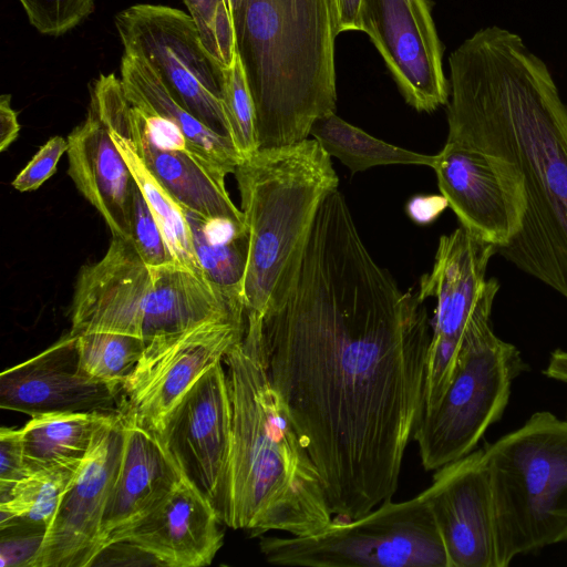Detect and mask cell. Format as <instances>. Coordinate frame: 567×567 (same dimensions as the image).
<instances>
[{
    "label": "cell",
    "mask_w": 567,
    "mask_h": 567,
    "mask_svg": "<svg viewBox=\"0 0 567 567\" xmlns=\"http://www.w3.org/2000/svg\"><path fill=\"white\" fill-rule=\"evenodd\" d=\"M430 326L417 293L370 255L343 194H329L262 340L271 384L343 520L398 489L423 410Z\"/></svg>",
    "instance_id": "1"
},
{
    "label": "cell",
    "mask_w": 567,
    "mask_h": 567,
    "mask_svg": "<svg viewBox=\"0 0 567 567\" xmlns=\"http://www.w3.org/2000/svg\"><path fill=\"white\" fill-rule=\"evenodd\" d=\"M449 142L518 179L522 229L497 254L567 299V105L546 63L515 32L485 27L449 58Z\"/></svg>",
    "instance_id": "2"
},
{
    "label": "cell",
    "mask_w": 567,
    "mask_h": 567,
    "mask_svg": "<svg viewBox=\"0 0 567 567\" xmlns=\"http://www.w3.org/2000/svg\"><path fill=\"white\" fill-rule=\"evenodd\" d=\"M230 403L231 442L218 514L223 524L259 537L318 533L333 519L320 473L268 375L262 319L223 360Z\"/></svg>",
    "instance_id": "3"
},
{
    "label": "cell",
    "mask_w": 567,
    "mask_h": 567,
    "mask_svg": "<svg viewBox=\"0 0 567 567\" xmlns=\"http://www.w3.org/2000/svg\"><path fill=\"white\" fill-rule=\"evenodd\" d=\"M259 148L307 140L337 102L333 0H227Z\"/></svg>",
    "instance_id": "4"
},
{
    "label": "cell",
    "mask_w": 567,
    "mask_h": 567,
    "mask_svg": "<svg viewBox=\"0 0 567 567\" xmlns=\"http://www.w3.org/2000/svg\"><path fill=\"white\" fill-rule=\"evenodd\" d=\"M233 174L249 234L246 316L264 318L289 291L319 206L339 179L315 138L259 148Z\"/></svg>",
    "instance_id": "5"
},
{
    "label": "cell",
    "mask_w": 567,
    "mask_h": 567,
    "mask_svg": "<svg viewBox=\"0 0 567 567\" xmlns=\"http://www.w3.org/2000/svg\"><path fill=\"white\" fill-rule=\"evenodd\" d=\"M233 316H246L245 305L206 278L176 262L148 266L131 240L113 237L104 256L79 272L71 332H116L147 342Z\"/></svg>",
    "instance_id": "6"
},
{
    "label": "cell",
    "mask_w": 567,
    "mask_h": 567,
    "mask_svg": "<svg viewBox=\"0 0 567 567\" xmlns=\"http://www.w3.org/2000/svg\"><path fill=\"white\" fill-rule=\"evenodd\" d=\"M483 450L496 567L567 540V420L536 412Z\"/></svg>",
    "instance_id": "7"
},
{
    "label": "cell",
    "mask_w": 567,
    "mask_h": 567,
    "mask_svg": "<svg viewBox=\"0 0 567 567\" xmlns=\"http://www.w3.org/2000/svg\"><path fill=\"white\" fill-rule=\"evenodd\" d=\"M272 565L299 567H449L434 517L421 497L383 502L348 522L305 536H259Z\"/></svg>",
    "instance_id": "8"
},
{
    "label": "cell",
    "mask_w": 567,
    "mask_h": 567,
    "mask_svg": "<svg viewBox=\"0 0 567 567\" xmlns=\"http://www.w3.org/2000/svg\"><path fill=\"white\" fill-rule=\"evenodd\" d=\"M491 313L470 327L454 378L439 403L423 411L412 439L426 471L471 453L486 430L498 421L512 383L525 369L519 350L492 330Z\"/></svg>",
    "instance_id": "9"
},
{
    "label": "cell",
    "mask_w": 567,
    "mask_h": 567,
    "mask_svg": "<svg viewBox=\"0 0 567 567\" xmlns=\"http://www.w3.org/2000/svg\"><path fill=\"white\" fill-rule=\"evenodd\" d=\"M91 107L183 207L206 219L246 226L241 209L227 193V174L193 150L176 125L133 106L121 79L101 74L92 92Z\"/></svg>",
    "instance_id": "10"
},
{
    "label": "cell",
    "mask_w": 567,
    "mask_h": 567,
    "mask_svg": "<svg viewBox=\"0 0 567 567\" xmlns=\"http://www.w3.org/2000/svg\"><path fill=\"white\" fill-rule=\"evenodd\" d=\"M495 254L493 244L460 226L441 236L432 271L420 280L419 298L436 300L425 367L426 409L437 404L451 384L470 327L493 308L499 282L486 274Z\"/></svg>",
    "instance_id": "11"
},
{
    "label": "cell",
    "mask_w": 567,
    "mask_h": 567,
    "mask_svg": "<svg viewBox=\"0 0 567 567\" xmlns=\"http://www.w3.org/2000/svg\"><path fill=\"white\" fill-rule=\"evenodd\" d=\"M115 27L125 53L142 58L185 109L230 138L224 106L226 69L204 47L189 14L140 3L118 12Z\"/></svg>",
    "instance_id": "12"
},
{
    "label": "cell",
    "mask_w": 567,
    "mask_h": 567,
    "mask_svg": "<svg viewBox=\"0 0 567 567\" xmlns=\"http://www.w3.org/2000/svg\"><path fill=\"white\" fill-rule=\"evenodd\" d=\"M246 316L202 322L157 336L123 385L122 408L162 435L166 421L188 390L243 340Z\"/></svg>",
    "instance_id": "13"
},
{
    "label": "cell",
    "mask_w": 567,
    "mask_h": 567,
    "mask_svg": "<svg viewBox=\"0 0 567 567\" xmlns=\"http://www.w3.org/2000/svg\"><path fill=\"white\" fill-rule=\"evenodd\" d=\"M359 30L371 39L409 105L430 113L447 104L443 47L427 0H362Z\"/></svg>",
    "instance_id": "14"
},
{
    "label": "cell",
    "mask_w": 567,
    "mask_h": 567,
    "mask_svg": "<svg viewBox=\"0 0 567 567\" xmlns=\"http://www.w3.org/2000/svg\"><path fill=\"white\" fill-rule=\"evenodd\" d=\"M121 412L96 434L63 493L30 567L92 566L105 506L122 461Z\"/></svg>",
    "instance_id": "15"
},
{
    "label": "cell",
    "mask_w": 567,
    "mask_h": 567,
    "mask_svg": "<svg viewBox=\"0 0 567 567\" xmlns=\"http://www.w3.org/2000/svg\"><path fill=\"white\" fill-rule=\"evenodd\" d=\"M432 168L460 226L497 249L520 231L526 207L523 189L497 159L446 141Z\"/></svg>",
    "instance_id": "16"
},
{
    "label": "cell",
    "mask_w": 567,
    "mask_h": 567,
    "mask_svg": "<svg viewBox=\"0 0 567 567\" xmlns=\"http://www.w3.org/2000/svg\"><path fill=\"white\" fill-rule=\"evenodd\" d=\"M231 403L223 361L207 370L169 414L162 439L184 473L220 506L231 442Z\"/></svg>",
    "instance_id": "17"
},
{
    "label": "cell",
    "mask_w": 567,
    "mask_h": 567,
    "mask_svg": "<svg viewBox=\"0 0 567 567\" xmlns=\"http://www.w3.org/2000/svg\"><path fill=\"white\" fill-rule=\"evenodd\" d=\"M123 388L85 374L71 331L0 377V408L29 414L121 412Z\"/></svg>",
    "instance_id": "18"
},
{
    "label": "cell",
    "mask_w": 567,
    "mask_h": 567,
    "mask_svg": "<svg viewBox=\"0 0 567 567\" xmlns=\"http://www.w3.org/2000/svg\"><path fill=\"white\" fill-rule=\"evenodd\" d=\"M420 495L440 530L449 567H496L492 489L483 449L436 470Z\"/></svg>",
    "instance_id": "19"
},
{
    "label": "cell",
    "mask_w": 567,
    "mask_h": 567,
    "mask_svg": "<svg viewBox=\"0 0 567 567\" xmlns=\"http://www.w3.org/2000/svg\"><path fill=\"white\" fill-rule=\"evenodd\" d=\"M121 414L122 461L103 514L94 560L111 545L124 542L185 475L158 433L124 408Z\"/></svg>",
    "instance_id": "20"
},
{
    "label": "cell",
    "mask_w": 567,
    "mask_h": 567,
    "mask_svg": "<svg viewBox=\"0 0 567 567\" xmlns=\"http://www.w3.org/2000/svg\"><path fill=\"white\" fill-rule=\"evenodd\" d=\"M221 523L213 502L185 474L124 542L159 566L203 567L223 546Z\"/></svg>",
    "instance_id": "21"
},
{
    "label": "cell",
    "mask_w": 567,
    "mask_h": 567,
    "mask_svg": "<svg viewBox=\"0 0 567 567\" xmlns=\"http://www.w3.org/2000/svg\"><path fill=\"white\" fill-rule=\"evenodd\" d=\"M68 174L101 214L113 237L131 239L135 179L106 125L91 107L68 136Z\"/></svg>",
    "instance_id": "22"
},
{
    "label": "cell",
    "mask_w": 567,
    "mask_h": 567,
    "mask_svg": "<svg viewBox=\"0 0 567 567\" xmlns=\"http://www.w3.org/2000/svg\"><path fill=\"white\" fill-rule=\"evenodd\" d=\"M121 82L133 106L173 123L193 150L226 174L235 172L241 157L231 140L210 130L185 109L142 58L124 52Z\"/></svg>",
    "instance_id": "23"
},
{
    "label": "cell",
    "mask_w": 567,
    "mask_h": 567,
    "mask_svg": "<svg viewBox=\"0 0 567 567\" xmlns=\"http://www.w3.org/2000/svg\"><path fill=\"white\" fill-rule=\"evenodd\" d=\"M117 414L79 412L31 416L19 429L27 471L81 463L97 432Z\"/></svg>",
    "instance_id": "24"
},
{
    "label": "cell",
    "mask_w": 567,
    "mask_h": 567,
    "mask_svg": "<svg viewBox=\"0 0 567 567\" xmlns=\"http://www.w3.org/2000/svg\"><path fill=\"white\" fill-rule=\"evenodd\" d=\"M193 248L205 278L227 298L244 302L249 252L247 226L226 219H206L184 207Z\"/></svg>",
    "instance_id": "25"
},
{
    "label": "cell",
    "mask_w": 567,
    "mask_h": 567,
    "mask_svg": "<svg viewBox=\"0 0 567 567\" xmlns=\"http://www.w3.org/2000/svg\"><path fill=\"white\" fill-rule=\"evenodd\" d=\"M310 135L330 157L338 158L352 174L394 164L432 167L435 159V155L420 154L379 140L346 122L334 112L317 120Z\"/></svg>",
    "instance_id": "26"
},
{
    "label": "cell",
    "mask_w": 567,
    "mask_h": 567,
    "mask_svg": "<svg viewBox=\"0 0 567 567\" xmlns=\"http://www.w3.org/2000/svg\"><path fill=\"white\" fill-rule=\"evenodd\" d=\"M81 463L28 472L9 488L0 491L1 530L19 525L47 529Z\"/></svg>",
    "instance_id": "27"
},
{
    "label": "cell",
    "mask_w": 567,
    "mask_h": 567,
    "mask_svg": "<svg viewBox=\"0 0 567 567\" xmlns=\"http://www.w3.org/2000/svg\"><path fill=\"white\" fill-rule=\"evenodd\" d=\"M110 134L161 228L173 260L205 278L193 248L184 207L154 177L120 135L113 132Z\"/></svg>",
    "instance_id": "28"
},
{
    "label": "cell",
    "mask_w": 567,
    "mask_h": 567,
    "mask_svg": "<svg viewBox=\"0 0 567 567\" xmlns=\"http://www.w3.org/2000/svg\"><path fill=\"white\" fill-rule=\"evenodd\" d=\"M74 334L82 371L97 381L122 388L135 370L146 346V341L140 338L116 332L87 331Z\"/></svg>",
    "instance_id": "29"
},
{
    "label": "cell",
    "mask_w": 567,
    "mask_h": 567,
    "mask_svg": "<svg viewBox=\"0 0 567 567\" xmlns=\"http://www.w3.org/2000/svg\"><path fill=\"white\" fill-rule=\"evenodd\" d=\"M224 106L229 136L241 159L259 150L256 113L246 73L238 53L225 70Z\"/></svg>",
    "instance_id": "30"
},
{
    "label": "cell",
    "mask_w": 567,
    "mask_h": 567,
    "mask_svg": "<svg viewBox=\"0 0 567 567\" xmlns=\"http://www.w3.org/2000/svg\"><path fill=\"white\" fill-rule=\"evenodd\" d=\"M207 51L227 69L236 55L235 32L227 0H184Z\"/></svg>",
    "instance_id": "31"
},
{
    "label": "cell",
    "mask_w": 567,
    "mask_h": 567,
    "mask_svg": "<svg viewBox=\"0 0 567 567\" xmlns=\"http://www.w3.org/2000/svg\"><path fill=\"white\" fill-rule=\"evenodd\" d=\"M29 22L42 34L59 37L84 21L95 0H19Z\"/></svg>",
    "instance_id": "32"
},
{
    "label": "cell",
    "mask_w": 567,
    "mask_h": 567,
    "mask_svg": "<svg viewBox=\"0 0 567 567\" xmlns=\"http://www.w3.org/2000/svg\"><path fill=\"white\" fill-rule=\"evenodd\" d=\"M130 224V240L146 265L163 266L175 262L137 184L133 190Z\"/></svg>",
    "instance_id": "33"
},
{
    "label": "cell",
    "mask_w": 567,
    "mask_h": 567,
    "mask_svg": "<svg viewBox=\"0 0 567 567\" xmlns=\"http://www.w3.org/2000/svg\"><path fill=\"white\" fill-rule=\"evenodd\" d=\"M66 151L68 140L61 136L51 137L16 176L12 186L21 193L37 190L55 173L58 163Z\"/></svg>",
    "instance_id": "34"
},
{
    "label": "cell",
    "mask_w": 567,
    "mask_h": 567,
    "mask_svg": "<svg viewBox=\"0 0 567 567\" xmlns=\"http://www.w3.org/2000/svg\"><path fill=\"white\" fill-rule=\"evenodd\" d=\"M28 525H22L19 534L8 535L1 538V566H28L39 551L43 542L45 528L30 527L23 534Z\"/></svg>",
    "instance_id": "35"
},
{
    "label": "cell",
    "mask_w": 567,
    "mask_h": 567,
    "mask_svg": "<svg viewBox=\"0 0 567 567\" xmlns=\"http://www.w3.org/2000/svg\"><path fill=\"white\" fill-rule=\"evenodd\" d=\"M0 455V491H4L28 473L20 430L1 427Z\"/></svg>",
    "instance_id": "36"
},
{
    "label": "cell",
    "mask_w": 567,
    "mask_h": 567,
    "mask_svg": "<svg viewBox=\"0 0 567 567\" xmlns=\"http://www.w3.org/2000/svg\"><path fill=\"white\" fill-rule=\"evenodd\" d=\"M447 207L449 203L442 194H420L409 199L405 210L415 224L426 226L435 221Z\"/></svg>",
    "instance_id": "37"
},
{
    "label": "cell",
    "mask_w": 567,
    "mask_h": 567,
    "mask_svg": "<svg viewBox=\"0 0 567 567\" xmlns=\"http://www.w3.org/2000/svg\"><path fill=\"white\" fill-rule=\"evenodd\" d=\"M18 114L11 106V95L0 97V151L7 150L19 136Z\"/></svg>",
    "instance_id": "38"
},
{
    "label": "cell",
    "mask_w": 567,
    "mask_h": 567,
    "mask_svg": "<svg viewBox=\"0 0 567 567\" xmlns=\"http://www.w3.org/2000/svg\"><path fill=\"white\" fill-rule=\"evenodd\" d=\"M361 2L362 0H333L339 34L346 31L359 30Z\"/></svg>",
    "instance_id": "39"
},
{
    "label": "cell",
    "mask_w": 567,
    "mask_h": 567,
    "mask_svg": "<svg viewBox=\"0 0 567 567\" xmlns=\"http://www.w3.org/2000/svg\"><path fill=\"white\" fill-rule=\"evenodd\" d=\"M544 374L558 381L567 382V351L556 349L550 353V358Z\"/></svg>",
    "instance_id": "40"
}]
</instances>
